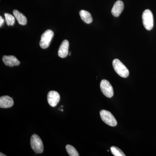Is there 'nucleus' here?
<instances>
[{"label": "nucleus", "mask_w": 156, "mask_h": 156, "mask_svg": "<svg viewBox=\"0 0 156 156\" xmlns=\"http://www.w3.org/2000/svg\"><path fill=\"white\" fill-rule=\"evenodd\" d=\"M112 66L115 71L119 76L122 78L128 77L129 75V70L120 60L117 58L114 59Z\"/></svg>", "instance_id": "nucleus-1"}, {"label": "nucleus", "mask_w": 156, "mask_h": 156, "mask_svg": "<svg viewBox=\"0 0 156 156\" xmlns=\"http://www.w3.org/2000/svg\"><path fill=\"white\" fill-rule=\"evenodd\" d=\"M30 145L32 149L37 154H41L44 151V144L42 140L37 134H34L31 136Z\"/></svg>", "instance_id": "nucleus-2"}, {"label": "nucleus", "mask_w": 156, "mask_h": 156, "mask_svg": "<svg viewBox=\"0 0 156 156\" xmlns=\"http://www.w3.org/2000/svg\"><path fill=\"white\" fill-rule=\"evenodd\" d=\"M143 23L146 29L150 30L154 26V17L150 10L147 9L144 11L142 16Z\"/></svg>", "instance_id": "nucleus-3"}, {"label": "nucleus", "mask_w": 156, "mask_h": 156, "mask_svg": "<svg viewBox=\"0 0 156 156\" xmlns=\"http://www.w3.org/2000/svg\"><path fill=\"white\" fill-rule=\"evenodd\" d=\"M101 120L107 125L112 127H115L117 125V122L115 118L110 112L102 110L100 112Z\"/></svg>", "instance_id": "nucleus-4"}, {"label": "nucleus", "mask_w": 156, "mask_h": 156, "mask_svg": "<svg viewBox=\"0 0 156 156\" xmlns=\"http://www.w3.org/2000/svg\"><path fill=\"white\" fill-rule=\"evenodd\" d=\"M54 36V33L51 30H48L44 33L41 37L40 45L42 49H46L50 46V42Z\"/></svg>", "instance_id": "nucleus-5"}, {"label": "nucleus", "mask_w": 156, "mask_h": 156, "mask_svg": "<svg viewBox=\"0 0 156 156\" xmlns=\"http://www.w3.org/2000/svg\"><path fill=\"white\" fill-rule=\"evenodd\" d=\"M100 89L102 93L106 97L111 98L113 96V88L111 84L107 80H101L100 83Z\"/></svg>", "instance_id": "nucleus-6"}, {"label": "nucleus", "mask_w": 156, "mask_h": 156, "mask_svg": "<svg viewBox=\"0 0 156 156\" xmlns=\"http://www.w3.org/2000/svg\"><path fill=\"white\" fill-rule=\"evenodd\" d=\"M60 95L56 91H51L48 95V101L50 106L56 107L60 101Z\"/></svg>", "instance_id": "nucleus-7"}, {"label": "nucleus", "mask_w": 156, "mask_h": 156, "mask_svg": "<svg viewBox=\"0 0 156 156\" xmlns=\"http://www.w3.org/2000/svg\"><path fill=\"white\" fill-rule=\"evenodd\" d=\"M2 60L5 65L10 67L17 66L20 64V62L14 56H4Z\"/></svg>", "instance_id": "nucleus-8"}, {"label": "nucleus", "mask_w": 156, "mask_h": 156, "mask_svg": "<svg viewBox=\"0 0 156 156\" xmlns=\"http://www.w3.org/2000/svg\"><path fill=\"white\" fill-rule=\"evenodd\" d=\"M13 105L14 101L12 98L8 95H5L0 98V107L1 108H9Z\"/></svg>", "instance_id": "nucleus-9"}, {"label": "nucleus", "mask_w": 156, "mask_h": 156, "mask_svg": "<svg viewBox=\"0 0 156 156\" xmlns=\"http://www.w3.org/2000/svg\"><path fill=\"white\" fill-rule=\"evenodd\" d=\"M69 43L67 40H64L60 45L58 50V56L61 58H65L69 54Z\"/></svg>", "instance_id": "nucleus-10"}, {"label": "nucleus", "mask_w": 156, "mask_h": 156, "mask_svg": "<svg viewBox=\"0 0 156 156\" xmlns=\"http://www.w3.org/2000/svg\"><path fill=\"white\" fill-rule=\"evenodd\" d=\"M124 3L121 1H118L115 3L112 10V14L115 17L120 16L124 10Z\"/></svg>", "instance_id": "nucleus-11"}, {"label": "nucleus", "mask_w": 156, "mask_h": 156, "mask_svg": "<svg viewBox=\"0 0 156 156\" xmlns=\"http://www.w3.org/2000/svg\"><path fill=\"white\" fill-rule=\"evenodd\" d=\"M13 14L14 17L17 19L18 23L20 25H25L27 23V19L26 17L19 11L17 10H14Z\"/></svg>", "instance_id": "nucleus-12"}, {"label": "nucleus", "mask_w": 156, "mask_h": 156, "mask_svg": "<svg viewBox=\"0 0 156 156\" xmlns=\"http://www.w3.org/2000/svg\"><path fill=\"white\" fill-rule=\"evenodd\" d=\"M80 15L81 19L85 23L89 24L92 22V18L91 14L88 11L81 10L80 12Z\"/></svg>", "instance_id": "nucleus-13"}, {"label": "nucleus", "mask_w": 156, "mask_h": 156, "mask_svg": "<svg viewBox=\"0 0 156 156\" xmlns=\"http://www.w3.org/2000/svg\"><path fill=\"white\" fill-rule=\"evenodd\" d=\"M66 151L68 154L70 156H79V153L76 150L75 148L73 147V146L68 144L66 147Z\"/></svg>", "instance_id": "nucleus-14"}, {"label": "nucleus", "mask_w": 156, "mask_h": 156, "mask_svg": "<svg viewBox=\"0 0 156 156\" xmlns=\"http://www.w3.org/2000/svg\"><path fill=\"white\" fill-rule=\"evenodd\" d=\"M5 17L7 25L8 26L14 25L15 21V17L9 13H5Z\"/></svg>", "instance_id": "nucleus-15"}, {"label": "nucleus", "mask_w": 156, "mask_h": 156, "mask_svg": "<svg viewBox=\"0 0 156 156\" xmlns=\"http://www.w3.org/2000/svg\"><path fill=\"white\" fill-rule=\"evenodd\" d=\"M111 151L112 154L115 156H125L126 155L120 149L115 146L111 147Z\"/></svg>", "instance_id": "nucleus-16"}, {"label": "nucleus", "mask_w": 156, "mask_h": 156, "mask_svg": "<svg viewBox=\"0 0 156 156\" xmlns=\"http://www.w3.org/2000/svg\"><path fill=\"white\" fill-rule=\"evenodd\" d=\"M4 23V20L3 19V17L1 16L0 17V27H2V26L3 23Z\"/></svg>", "instance_id": "nucleus-17"}, {"label": "nucleus", "mask_w": 156, "mask_h": 156, "mask_svg": "<svg viewBox=\"0 0 156 156\" xmlns=\"http://www.w3.org/2000/svg\"><path fill=\"white\" fill-rule=\"evenodd\" d=\"M0 156H6V155L2 153V152H1V153H0Z\"/></svg>", "instance_id": "nucleus-18"}, {"label": "nucleus", "mask_w": 156, "mask_h": 156, "mask_svg": "<svg viewBox=\"0 0 156 156\" xmlns=\"http://www.w3.org/2000/svg\"><path fill=\"white\" fill-rule=\"evenodd\" d=\"M61 111L62 112H63V109H61Z\"/></svg>", "instance_id": "nucleus-19"}, {"label": "nucleus", "mask_w": 156, "mask_h": 156, "mask_svg": "<svg viewBox=\"0 0 156 156\" xmlns=\"http://www.w3.org/2000/svg\"><path fill=\"white\" fill-rule=\"evenodd\" d=\"M63 106H62V105L61 106V108H63Z\"/></svg>", "instance_id": "nucleus-20"}]
</instances>
